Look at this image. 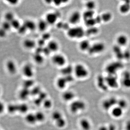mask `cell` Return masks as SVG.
Returning <instances> with one entry per match:
<instances>
[{
  "instance_id": "cell-32",
  "label": "cell",
  "mask_w": 130,
  "mask_h": 130,
  "mask_svg": "<svg viewBox=\"0 0 130 130\" xmlns=\"http://www.w3.org/2000/svg\"><path fill=\"white\" fill-rule=\"evenodd\" d=\"M84 6L87 10H94L96 7V3L94 1H88L84 3Z\"/></svg>"
},
{
  "instance_id": "cell-30",
  "label": "cell",
  "mask_w": 130,
  "mask_h": 130,
  "mask_svg": "<svg viewBox=\"0 0 130 130\" xmlns=\"http://www.w3.org/2000/svg\"><path fill=\"white\" fill-rule=\"evenodd\" d=\"M102 22L108 23L110 22L113 19V14L111 12L106 11L100 15Z\"/></svg>"
},
{
  "instance_id": "cell-5",
  "label": "cell",
  "mask_w": 130,
  "mask_h": 130,
  "mask_svg": "<svg viewBox=\"0 0 130 130\" xmlns=\"http://www.w3.org/2000/svg\"><path fill=\"white\" fill-rule=\"evenodd\" d=\"M106 46L105 43L101 42H96L91 45L87 52L90 56H94L101 54L105 51Z\"/></svg>"
},
{
  "instance_id": "cell-9",
  "label": "cell",
  "mask_w": 130,
  "mask_h": 130,
  "mask_svg": "<svg viewBox=\"0 0 130 130\" xmlns=\"http://www.w3.org/2000/svg\"><path fill=\"white\" fill-rule=\"evenodd\" d=\"M118 99L116 98L111 97L108 98L103 101L102 103V107L103 109L106 111H108L112 109L114 107L117 105Z\"/></svg>"
},
{
  "instance_id": "cell-8",
  "label": "cell",
  "mask_w": 130,
  "mask_h": 130,
  "mask_svg": "<svg viewBox=\"0 0 130 130\" xmlns=\"http://www.w3.org/2000/svg\"><path fill=\"white\" fill-rule=\"evenodd\" d=\"M61 16L59 12L51 11L47 13L45 15L44 19L49 26L56 25Z\"/></svg>"
},
{
  "instance_id": "cell-25",
  "label": "cell",
  "mask_w": 130,
  "mask_h": 130,
  "mask_svg": "<svg viewBox=\"0 0 130 130\" xmlns=\"http://www.w3.org/2000/svg\"><path fill=\"white\" fill-rule=\"evenodd\" d=\"M79 125L83 130H90L91 125L88 119L85 118L81 119L79 121Z\"/></svg>"
},
{
  "instance_id": "cell-47",
  "label": "cell",
  "mask_w": 130,
  "mask_h": 130,
  "mask_svg": "<svg viewBox=\"0 0 130 130\" xmlns=\"http://www.w3.org/2000/svg\"><path fill=\"white\" fill-rule=\"evenodd\" d=\"M27 31L28 30H27L26 27H25V26L23 24L21 25V26L18 30V32L20 35H24V34H25Z\"/></svg>"
},
{
  "instance_id": "cell-28",
  "label": "cell",
  "mask_w": 130,
  "mask_h": 130,
  "mask_svg": "<svg viewBox=\"0 0 130 130\" xmlns=\"http://www.w3.org/2000/svg\"><path fill=\"white\" fill-rule=\"evenodd\" d=\"M25 120L26 123L31 125L37 123L35 113L27 114L25 117Z\"/></svg>"
},
{
  "instance_id": "cell-1",
  "label": "cell",
  "mask_w": 130,
  "mask_h": 130,
  "mask_svg": "<svg viewBox=\"0 0 130 130\" xmlns=\"http://www.w3.org/2000/svg\"><path fill=\"white\" fill-rule=\"evenodd\" d=\"M66 32L67 37L71 40H80L85 36V30L79 25L71 26Z\"/></svg>"
},
{
  "instance_id": "cell-51",
  "label": "cell",
  "mask_w": 130,
  "mask_h": 130,
  "mask_svg": "<svg viewBox=\"0 0 130 130\" xmlns=\"http://www.w3.org/2000/svg\"><path fill=\"white\" fill-rule=\"evenodd\" d=\"M108 130H116V127L114 125L110 124L108 126Z\"/></svg>"
},
{
  "instance_id": "cell-14",
  "label": "cell",
  "mask_w": 130,
  "mask_h": 130,
  "mask_svg": "<svg viewBox=\"0 0 130 130\" xmlns=\"http://www.w3.org/2000/svg\"><path fill=\"white\" fill-rule=\"evenodd\" d=\"M106 82L108 88L116 89L118 86V81L116 77L114 75H110L105 77Z\"/></svg>"
},
{
  "instance_id": "cell-27",
  "label": "cell",
  "mask_w": 130,
  "mask_h": 130,
  "mask_svg": "<svg viewBox=\"0 0 130 130\" xmlns=\"http://www.w3.org/2000/svg\"><path fill=\"white\" fill-rule=\"evenodd\" d=\"M124 111L120 108L116 106L114 107L111 110V114L112 116L116 118H121L123 116L124 113Z\"/></svg>"
},
{
  "instance_id": "cell-38",
  "label": "cell",
  "mask_w": 130,
  "mask_h": 130,
  "mask_svg": "<svg viewBox=\"0 0 130 130\" xmlns=\"http://www.w3.org/2000/svg\"><path fill=\"white\" fill-rule=\"evenodd\" d=\"M35 113L37 123L43 122L45 119V115L42 112H37Z\"/></svg>"
},
{
  "instance_id": "cell-12",
  "label": "cell",
  "mask_w": 130,
  "mask_h": 130,
  "mask_svg": "<svg viewBox=\"0 0 130 130\" xmlns=\"http://www.w3.org/2000/svg\"><path fill=\"white\" fill-rule=\"evenodd\" d=\"M91 44L89 40L83 38L79 41L78 47L79 51L81 52L87 53L89 49Z\"/></svg>"
},
{
  "instance_id": "cell-2",
  "label": "cell",
  "mask_w": 130,
  "mask_h": 130,
  "mask_svg": "<svg viewBox=\"0 0 130 130\" xmlns=\"http://www.w3.org/2000/svg\"><path fill=\"white\" fill-rule=\"evenodd\" d=\"M89 71L84 64L78 63L73 66V75L79 79H86L89 75Z\"/></svg>"
},
{
  "instance_id": "cell-26",
  "label": "cell",
  "mask_w": 130,
  "mask_h": 130,
  "mask_svg": "<svg viewBox=\"0 0 130 130\" xmlns=\"http://www.w3.org/2000/svg\"><path fill=\"white\" fill-rule=\"evenodd\" d=\"M6 68L7 71L11 74H15L17 72V67L16 64L13 60H9L7 61Z\"/></svg>"
},
{
  "instance_id": "cell-16",
  "label": "cell",
  "mask_w": 130,
  "mask_h": 130,
  "mask_svg": "<svg viewBox=\"0 0 130 130\" xmlns=\"http://www.w3.org/2000/svg\"><path fill=\"white\" fill-rule=\"evenodd\" d=\"M75 93L72 91L66 90L63 92L61 97L64 101L71 102L75 100Z\"/></svg>"
},
{
  "instance_id": "cell-15",
  "label": "cell",
  "mask_w": 130,
  "mask_h": 130,
  "mask_svg": "<svg viewBox=\"0 0 130 130\" xmlns=\"http://www.w3.org/2000/svg\"><path fill=\"white\" fill-rule=\"evenodd\" d=\"M96 83L98 87L101 89V90L106 91L109 88L106 82L105 77L103 76L102 75H100L98 76Z\"/></svg>"
},
{
  "instance_id": "cell-52",
  "label": "cell",
  "mask_w": 130,
  "mask_h": 130,
  "mask_svg": "<svg viewBox=\"0 0 130 130\" xmlns=\"http://www.w3.org/2000/svg\"><path fill=\"white\" fill-rule=\"evenodd\" d=\"M125 130H130V120L126 122L125 125Z\"/></svg>"
},
{
  "instance_id": "cell-46",
  "label": "cell",
  "mask_w": 130,
  "mask_h": 130,
  "mask_svg": "<svg viewBox=\"0 0 130 130\" xmlns=\"http://www.w3.org/2000/svg\"><path fill=\"white\" fill-rule=\"evenodd\" d=\"M37 42V46L41 47H44L46 45L47 42L44 41L42 38H40Z\"/></svg>"
},
{
  "instance_id": "cell-13",
  "label": "cell",
  "mask_w": 130,
  "mask_h": 130,
  "mask_svg": "<svg viewBox=\"0 0 130 130\" xmlns=\"http://www.w3.org/2000/svg\"><path fill=\"white\" fill-rule=\"evenodd\" d=\"M70 84L66 76H61L56 79V84L57 88L60 89H64Z\"/></svg>"
},
{
  "instance_id": "cell-49",
  "label": "cell",
  "mask_w": 130,
  "mask_h": 130,
  "mask_svg": "<svg viewBox=\"0 0 130 130\" xmlns=\"http://www.w3.org/2000/svg\"><path fill=\"white\" fill-rule=\"evenodd\" d=\"M6 107L5 104L2 101H0V115L2 114L5 112Z\"/></svg>"
},
{
  "instance_id": "cell-29",
  "label": "cell",
  "mask_w": 130,
  "mask_h": 130,
  "mask_svg": "<svg viewBox=\"0 0 130 130\" xmlns=\"http://www.w3.org/2000/svg\"><path fill=\"white\" fill-rule=\"evenodd\" d=\"M82 18L83 20L94 18L95 16V11L85 9L84 11L82 13Z\"/></svg>"
},
{
  "instance_id": "cell-41",
  "label": "cell",
  "mask_w": 130,
  "mask_h": 130,
  "mask_svg": "<svg viewBox=\"0 0 130 130\" xmlns=\"http://www.w3.org/2000/svg\"><path fill=\"white\" fill-rule=\"evenodd\" d=\"M14 14L11 12H8L5 14V15L6 21L9 22H11L14 19Z\"/></svg>"
},
{
  "instance_id": "cell-50",
  "label": "cell",
  "mask_w": 130,
  "mask_h": 130,
  "mask_svg": "<svg viewBox=\"0 0 130 130\" xmlns=\"http://www.w3.org/2000/svg\"><path fill=\"white\" fill-rule=\"evenodd\" d=\"M6 31L3 29L2 28H0V38H3L5 37L7 35Z\"/></svg>"
},
{
  "instance_id": "cell-36",
  "label": "cell",
  "mask_w": 130,
  "mask_h": 130,
  "mask_svg": "<svg viewBox=\"0 0 130 130\" xmlns=\"http://www.w3.org/2000/svg\"><path fill=\"white\" fill-rule=\"evenodd\" d=\"M28 105L25 103H21L18 105V112L21 113H26L28 110Z\"/></svg>"
},
{
  "instance_id": "cell-37",
  "label": "cell",
  "mask_w": 130,
  "mask_h": 130,
  "mask_svg": "<svg viewBox=\"0 0 130 130\" xmlns=\"http://www.w3.org/2000/svg\"><path fill=\"white\" fill-rule=\"evenodd\" d=\"M34 84V81L32 78H26V79L24 81L23 83V88L29 89L30 87L33 86Z\"/></svg>"
},
{
  "instance_id": "cell-3",
  "label": "cell",
  "mask_w": 130,
  "mask_h": 130,
  "mask_svg": "<svg viewBox=\"0 0 130 130\" xmlns=\"http://www.w3.org/2000/svg\"><path fill=\"white\" fill-rule=\"evenodd\" d=\"M69 108L72 113L76 114L85 110L86 108V103L82 100H74L71 102Z\"/></svg>"
},
{
  "instance_id": "cell-23",
  "label": "cell",
  "mask_w": 130,
  "mask_h": 130,
  "mask_svg": "<svg viewBox=\"0 0 130 130\" xmlns=\"http://www.w3.org/2000/svg\"><path fill=\"white\" fill-rule=\"evenodd\" d=\"M32 58L34 62L39 66L43 64L45 62V56L42 54L35 53Z\"/></svg>"
},
{
  "instance_id": "cell-17",
  "label": "cell",
  "mask_w": 130,
  "mask_h": 130,
  "mask_svg": "<svg viewBox=\"0 0 130 130\" xmlns=\"http://www.w3.org/2000/svg\"><path fill=\"white\" fill-rule=\"evenodd\" d=\"M49 25L44 19H40L37 23V29L42 33L47 31Z\"/></svg>"
},
{
  "instance_id": "cell-21",
  "label": "cell",
  "mask_w": 130,
  "mask_h": 130,
  "mask_svg": "<svg viewBox=\"0 0 130 130\" xmlns=\"http://www.w3.org/2000/svg\"><path fill=\"white\" fill-rule=\"evenodd\" d=\"M122 85L126 89H130V72L126 71L123 73L122 76Z\"/></svg>"
},
{
  "instance_id": "cell-39",
  "label": "cell",
  "mask_w": 130,
  "mask_h": 130,
  "mask_svg": "<svg viewBox=\"0 0 130 130\" xmlns=\"http://www.w3.org/2000/svg\"><path fill=\"white\" fill-rule=\"evenodd\" d=\"M8 111L9 113L13 114L18 112V105L16 104H9L7 107Z\"/></svg>"
},
{
  "instance_id": "cell-10",
  "label": "cell",
  "mask_w": 130,
  "mask_h": 130,
  "mask_svg": "<svg viewBox=\"0 0 130 130\" xmlns=\"http://www.w3.org/2000/svg\"><path fill=\"white\" fill-rule=\"evenodd\" d=\"M22 73L26 78H32L35 75V70L32 65L26 64L23 68Z\"/></svg>"
},
{
  "instance_id": "cell-55",
  "label": "cell",
  "mask_w": 130,
  "mask_h": 130,
  "mask_svg": "<svg viewBox=\"0 0 130 130\" xmlns=\"http://www.w3.org/2000/svg\"><path fill=\"white\" fill-rule=\"evenodd\" d=\"M18 1H9V2L10 4H11L12 5H16L17 3H18Z\"/></svg>"
},
{
  "instance_id": "cell-54",
  "label": "cell",
  "mask_w": 130,
  "mask_h": 130,
  "mask_svg": "<svg viewBox=\"0 0 130 130\" xmlns=\"http://www.w3.org/2000/svg\"><path fill=\"white\" fill-rule=\"evenodd\" d=\"M44 3L47 5H53V1H44Z\"/></svg>"
},
{
  "instance_id": "cell-19",
  "label": "cell",
  "mask_w": 130,
  "mask_h": 130,
  "mask_svg": "<svg viewBox=\"0 0 130 130\" xmlns=\"http://www.w3.org/2000/svg\"><path fill=\"white\" fill-rule=\"evenodd\" d=\"M128 38L126 35L124 34H121L117 37L116 42L118 46L120 47H125L128 44Z\"/></svg>"
},
{
  "instance_id": "cell-42",
  "label": "cell",
  "mask_w": 130,
  "mask_h": 130,
  "mask_svg": "<svg viewBox=\"0 0 130 130\" xmlns=\"http://www.w3.org/2000/svg\"><path fill=\"white\" fill-rule=\"evenodd\" d=\"M2 28L5 30L6 31H7L10 30L12 28L11 23L10 22L5 20V21L2 23Z\"/></svg>"
},
{
  "instance_id": "cell-31",
  "label": "cell",
  "mask_w": 130,
  "mask_h": 130,
  "mask_svg": "<svg viewBox=\"0 0 130 130\" xmlns=\"http://www.w3.org/2000/svg\"><path fill=\"white\" fill-rule=\"evenodd\" d=\"M99 32V29L96 26L88 28L87 29L85 30V36L91 37L95 36Z\"/></svg>"
},
{
  "instance_id": "cell-33",
  "label": "cell",
  "mask_w": 130,
  "mask_h": 130,
  "mask_svg": "<svg viewBox=\"0 0 130 130\" xmlns=\"http://www.w3.org/2000/svg\"><path fill=\"white\" fill-rule=\"evenodd\" d=\"M84 24L88 28L93 26H96L97 24L95 19V17L89 19L84 20Z\"/></svg>"
},
{
  "instance_id": "cell-44",
  "label": "cell",
  "mask_w": 130,
  "mask_h": 130,
  "mask_svg": "<svg viewBox=\"0 0 130 130\" xmlns=\"http://www.w3.org/2000/svg\"><path fill=\"white\" fill-rule=\"evenodd\" d=\"M53 105V103L51 100H48V99H46V100H44L43 102V106L46 109H49L51 108Z\"/></svg>"
},
{
  "instance_id": "cell-35",
  "label": "cell",
  "mask_w": 130,
  "mask_h": 130,
  "mask_svg": "<svg viewBox=\"0 0 130 130\" xmlns=\"http://www.w3.org/2000/svg\"><path fill=\"white\" fill-rule=\"evenodd\" d=\"M128 102L125 99H120L118 100L116 106L120 108L123 110L126 109L128 107Z\"/></svg>"
},
{
  "instance_id": "cell-4",
  "label": "cell",
  "mask_w": 130,
  "mask_h": 130,
  "mask_svg": "<svg viewBox=\"0 0 130 130\" xmlns=\"http://www.w3.org/2000/svg\"><path fill=\"white\" fill-rule=\"evenodd\" d=\"M53 64L57 67L61 68L67 64V59L66 57L63 54L59 53L54 54L51 58Z\"/></svg>"
},
{
  "instance_id": "cell-53",
  "label": "cell",
  "mask_w": 130,
  "mask_h": 130,
  "mask_svg": "<svg viewBox=\"0 0 130 130\" xmlns=\"http://www.w3.org/2000/svg\"><path fill=\"white\" fill-rule=\"evenodd\" d=\"M98 130H108V128L106 126L102 125L100 126Z\"/></svg>"
},
{
  "instance_id": "cell-18",
  "label": "cell",
  "mask_w": 130,
  "mask_h": 130,
  "mask_svg": "<svg viewBox=\"0 0 130 130\" xmlns=\"http://www.w3.org/2000/svg\"><path fill=\"white\" fill-rule=\"evenodd\" d=\"M23 46L25 48L28 50H35L37 47V42L32 39H25L23 42Z\"/></svg>"
},
{
  "instance_id": "cell-7",
  "label": "cell",
  "mask_w": 130,
  "mask_h": 130,
  "mask_svg": "<svg viewBox=\"0 0 130 130\" xmlns=\"http://www.w3.org/2000/svg\"><path fill=\"white\" fill-rule=\"evenodd\" d=\"M82 19V13L78 10H74L70 13L68 18V23L73 26L78 25Z\"/></svg>"
},
{
  "instance_id": "cell-34",
  "label": "cell",
  "mask_w": 130,
  "mask_h": 130,
  "mask_svg": "<svg viewBox=\"0 0 130 130\" xmlns=\"http://www.w3.org/2000/svg\"><path fill=\"white\" fill-rule=\"evenodd\" d=\"M30 93V92L29 91V89L23 88L20 91L19 96L20 99L25 100L28 98Z\"/></svg>"
},
{
  "instance_id": "cell-48",
  "label": "cell",
  "mask_w": 130,
  "mask_h": 130,
  "mask_svg": "<svg viewBox=\"0 0 130 130\" xmlns=\"http://www.w3.org/2000/svg\"><path fill=\"white\" fill-rule=\"evenodd\" d=\"M41 88L40 87L36 86L32 89V90L30 92V93L32 94V95H36L37 94H39L40 93H41V92L40 93V91L41 92Z\"/></svg>"
},
{
  "instance_id": "cell-6",
  "label": "cell",
  "mask_w": 130,
  "mask_h": 130,
  "mask_svg": "<svg viewBox=\"0 0 130 130\" xmlns=\"http://www.w3.org/2000/svg\"><path fill=\"white\" fill-rule=\"evenodd\" d=\"M52 119L54 122L55 125L58 128H64L66 125L67 121L63 115L59 111L54 112L51 115Z\"/></svg>"
},
{
  "instance_id": "cell-43",
  "label": "cell",
  "mask_w": 130,
  "mask_h": 130,
  "mask_svg": "<svg viewBox=\"0 0 130 130\" xmlns=\"http://www.w3.org/2000/svg\"><path fill=\"white\" fill-rule=\"evenodd\" d=\"M51 34L49 32L47 31L42 33L41 38L47 42L48 41L51 40Z\"/></svg>"
},
{
  "instance_id": "cell-22",
  "label": "cell",
  "mask_w": 130,
  "mask_h": 130,
  "mask_svg": "<svg viewBox=\"0 0 130 130\" xmlns=\"http://www.w3.org/2000/svg\"><path fill=\"white\" fill-rule=\"evenodd\" d=\"M119 11L121 14H128L130 11V1H125L119 6Z\"/></svg>"
},
{
  "instance_id": "cell-11",
  "label": "cell",
  "mask_w": 130,
  "mask_h": 130,
  "mask_svg": "<svg viewBox=\"0 0 130 130\" xmlns=\"http://www.w3.org/2000/svg\"><path fill=\"white\" fill-rule=\"evenodd\" d=\"M47 47L51 53L55 54L58 53L60 48V45L58 41L56 40L51 39L47 42Z\"/></svg>"
},
{
  "instance_id": "cell-40",
  "label": "cell",
  "mask_w": 130,
  "mask_h": 130,
  "mask_svg": "<svg viewBox=\"0 0 130 130\" xmlns=\"http://www.w3.org/2000/svg\"><path fill=\"white\" fill-rule=\"evenodd\" d=\"M10 23L11 25L12 28H14L17 30L21 25L20 21L16 19H14L11 22H10Z\"/></svg>"
},
{
  "instance_id": "cell-24",
  "label": "cell",
  "mask_w": 130,
  "mask_h": 130,
  "mask_svg": "<svg viewBox=\"0 0 130 130\" xmlns=\"http://www.w3.org/2000/svg\"><path fill=\"white\" fill-rule=\"evenodd\" d=\"M25 26L27 30L30 31H34L37 29V23L32 20H27L23 24Z\"/></svg>"
},
{
  "instance_id": "cell-20",
  "label": "cell",
  "mask_w": 130,
  "mask_h": 130,
  "mask_svg": "<svg viewBox=\"0 0 130 130\" xmlns=\"http://www.w3.org/2000/svg\"><path fill=\"white\" fill-rule=\"evenodd\" d=\"M60 73L62 76H67L73 75V66L67 64L60 68Z\"/></svg>"
},
{
  "instance_id": "cell-45",
  "label": "cell",
  "mask_w": 130,
  "mask_h": 130,
  "mask_svg": "<svg viewBox=\"0 0 130 130\" xmlns=\"http://www.w3.org/2000/svg\"><path fill=\"white\" fill-rule=\"evenodd\" d=\"M69 2L67 1H53V5L56 7H59L61 6V5Z\"/></svg>"
}]
</instances>
